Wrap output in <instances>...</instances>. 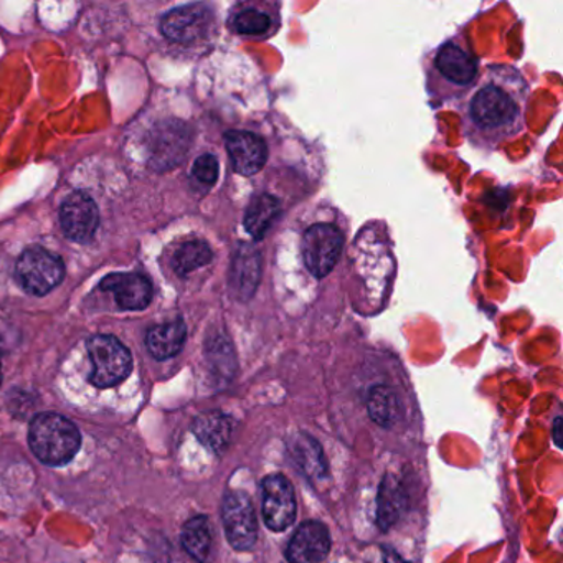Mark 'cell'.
<instances>
[{
	"instance_id": "1",
	"label": "cell",
	"mask_w": 563,
	"mask_h": 563,
	"mask_svg": "<svg viewBox=\"0 0 563 563\" xmlns=\"http://www.w3.org/2000/svg\"><path fill=\"white\" fill-rule=\"evenodd\" d=\"M530 87L512 65H489L460 103L461 130L474 150L494 153L526 130Z\"/></svg>"
},
{
	"instance_id": "2",
	"label": "cell",
	"mask_w": 563,
	"mask_h": 563,
	"mask_svg": "<svg viewBox=\"0 0 563 563\" xmlns=\"http://www.w3.org/2000/svg\"><path fill=\"white\" fill-rule=\"evenodd\" d=\"M424 74L428 95L434 107H460L479 78V60L466 38L454 35L428 55Z\"/></svg>"
},
{
	"instance_id": "3",
	"label": "cell",
	"mask_w": 563,
	"mask_h": 563,
	"mask_svg": "<svg viewBox=\"0 0 563 563\" xmlns=\"http://www.w3.org/2000/svg\"><path fill=\"white\" fill-rule=\"evenodd\" d=\"M29 444L35 456L48 466H62L74 460L81 446V434L68 418L42 413L29 430Z\"/></svg>"
},
{
	"instance_id": "4",
	"label": "cell",
	"mask_w": 563,
	"mask_h": 563,
	"mask_svg": "<svg viewBox=\"0 0 563 563\" xmlns=\"http://www.w3.org/2000/svg\"><path fill=\"white\" fill-rule=\"evenodd\" d=\"M93 372L91 382L97 387L108 388L126 380L133 368V358L126 345L113 335H95L88 342Z\"/></svg>"
},
{
	"instance_id": "5",
	"label": "cell",
	"mask_w": 563,
	"mask_h": 563,
	"mask_svg": "<svg viewBox=\"0 0 563 563\" xmlns=\"http://www.w3.org/2000/svg\"><path fill=\"white\" fill-rule=\"evenodd\" d=\"M15 272L25 291L42 296L47 295L64 282L65 265L60 256L41 246H32L22 253Z\"/></svg>"
},
{
	"instance_id": "6",
	"label": "cell",
	"mask_w": 563,
	"mask_h": 563,
	"mask_svg": "<svg viewBox=\"0 0 563 563\" xmlns=\"http://www.w3.org/2000/svg\"><path fill=\"white\" fill-rule=\"evenodd\" d=\"M344 246L341 230L329 223H318L306 230L302 236V258L306 268L318 279L325 278L334 269Z\"/></svg>"
},
{
	"instance_id": "7",
	"label": "cell",
	"mask_w": 563,
	"mask_h": 563,
	"mask_svg": "<svg viewBox=\"0 0 563 563\" xmlns=\"http://www.w3.org/2000/svg\"><path fill=\"white\" fill-rule=\"evenodd\" d=\"M223 527L230 545L236 550H250L258 537L255 507L242 490L225 496L222 507Z\"/></svg>"
},
{
	"instance_id": "8",
	"label": "cell",
	"mask_w": 563,
	"mask_h": 563,
	"mask_svg": "<svg viewBox=\"0 0 563 563\" xmlns=\"http://www.w3.org/2000/svg\"><path fill=\"white\" fill-rule=\"evenodd\" d=\"M213 22V12L206 4L183 5L164 15L161 31L169 41L192 44L209 37Z\"/></svg>"
},
{
	"instance_id": "9",
	"label": "cell",
	"mask_w": 563,
	"mask_h": 563,
	"mask_svg": "<svg viewBox=\"0 0 563 563\" xmlns=\"http://www.w3.org/2000/svg\"><path fill=\"white\" fill-rule=\"evenodd\" d=\"M263 519L268 529L283 532L296 519V496L291 483L282 474L266 477L262 484Z\"/></svg>"
},
{
	"instance_id": "10",
	"label": "cell",
	"mask_w": 563,
	"mask_h": 563,
	"mask_svg": "<svg viewBox=\"0 0 563 563\" xmlns=\"http://www.w3.org/2000/svg\"><path fill=\"white\" fill-rule=\"evenodd\" d=\"M282 24L279 5L272 2H249L236 5L229 19L230 29L242 37L266 41L276 34Z\"/></svg>"
},
{
	"instance_id": "11",
	"label": "cell",
	"mask_w": 563,
	"mask_h": 563,
	"mask_svg": "<svg viewBox=\"0 0 563 563\" xmlns=\"http://www.w3.org/2000/svg\"><path fill=\"white\" fill-rule=\"evenodd\" d=\"M60 222L68 239L78 243L90 242L100 225L97 203L88 194H71L62 206Z\"/></svg>"
},
{
	"instance_id": "12",
	"label": "cell",
	"mask_w": 563,
	"mask_h": 563,
	"mask_svg": "<svg viewBox=\"0 0 563 563\" xmlns=\"http://www.w3.org/2000/svg\"><path fill=\"white\" fill-rule=\"evenodd\" d=\"M225 146L233 169L242 176H255L265 167L268 159L265 141L249 131H230L225 134Z\"/></svg>"
},
{
	"instance_id": "13",
	"label": "cell",
	"mask_w": 563,
	"mask_h": 563,
	"mask_svg": "<svg viewBox=\"0 0 563 563\" xmlns=\"http://www.w3.org/2000/svg\"><path fill=\"white\" fill-rule=\"evenodd\" d=\"M331 549V536L324 523L308 520L302 523L291 542L286 556L289 563H321Z\"/></svg>"
},
{
	"instance_id": "14",
	"label": "cell",
	"mask_w": 563,
	"mask_h": 563,
	"mask_svg": "<svg viewBox=\"0 0 563 563\" xmlns=\"http://www.w3.org/2000/svg\"><path fill=\"white\" fill-rule=\"evenodd\" d=\"M100 288L113 292L120 308L128 311H141L147 308L153 299V285L146 276L137 273L107 276Z\"/></svg>"
},
{
	"instance_id": "15",
	"label": "cell",
	"mask_w": 563,
	"mask_h": 563,
	"mask_svg": "<svg viewBox=\"0 0 563 563\" xmlns=\"http://www.w3.org/2000/svg\"><path fill=\"white\" fill-rule=\"evenodd\" d=\"M186 338V324L179 319V321L167 322L151 329L146 344L153 357L166 361L183 351Z\"/></svg>"
},
{
	"instance_id": "16",
	"label": "cell",
	"mask_w": 563,
	"mask_h": 563,
	"mask_svg": "<svg viewBox=\"0 0 563 563\" xmlns=\"http://www.w3.org/2000/svg\"><path fill=\"white\" fill-rule=\"evenodd\" d=\"M192 431L203 446L220 453L229 444L230 434H232V421L219 411H209V413H202L196 418Z\"/></svg>"
},
{
	"instance_id": "17",
	"label": "cell",
	"mask_w": 563,
	"mask_h": 563,
	"mask_svg": "<svg viewBox=\"0 0 563 563\" xmlns=\"http://www.w3.org/2000/svg\"><path fill=\"white\" fill-rule=\"evenodd\" d=\"M279 212H282V206L276 197L269 196V194H260L246 209V232L253 239H263V235L272 229L273 223L278 219Z\"/></svg>"
},
{
	"instance_id": "18",
	"label": "cell",
	"mask_w": 563,
	"mask_h": 563,
	"mask_svg": "<svg viewBox=\"0 0 563 563\" xmlns=\"http://www.w3.org/2000/svg\"><path fill=\"white\" fill-rule=\"evenodd\" d=\"M368 413L375 423L391 428L400 420L401 407L397 394L387 385H378L368 394Z\"/></svg>"
},
{
	"instance_id": "19",
	"label": "cell",
	"mask_w": 563,
	"mask_h": 563,
	"mask_svg": "<svg viewBox=\"0 0 563 563\" xmlns=\"http://www.w3.org/2000/svg\"><path fill=\"white\" fill-rule=\"evenodd\" d=\"M183 545L197 562L203 563L209 556L212 545V532H210L209 519L206 516H197L190 519L183 529Z\"/></svg>"
},
{
	"instance_id": "20",
	"label": "cell",
	"mask_w": 563,
	"mask_h": 563,
	"mask_svg": "<svg viewBox=\"0 0 563 563\" xmlns=\"http://www.w3.org/2000/svg\"><path fill=\"white\" fill-rule=\"evenodd\" d=\"M404 510V490L395 477H385L382 483L380 494H378V514L377 519L382 529H388L397 522Z\"/></svg>"
},
{
	"instance_id": "21",
	"label": "cell",
	"mask_w": 563,
	"mask_h": 563,
	"mask_svg": "<svg viewBox=\"0 0 563 563\" xmlns=\"http://www.w3.org/2000/svg\"><path fill=\"white\" fill-rule=\"evenodd\" d=\"M213 255L210 246L202 240L184 243L174 256V268L180 276L189 275L212 262Z\"/></svg>"
},
{
	"instance_id": "22",
	"label": "cell",
	"mask_w": 563,
	"mask_h": 563,
	"mask_svg": "<svg viewBox=\"0 0 563 563\" xmlns=\"http://www.w3.org/2000/svg\"><path fill=\"white\" fill-rule=\"evenodd\" d=\"M246 253H242V260L236 263V268L242 269L240 272V288L242 291H249L252 295L255 291L256 285H258V256L252 253L253 250L246 249Z\"/></svg>"
},
{
	"instance_id": "23",
	"label": "cell",
	"mask_w": 563,
	"mask_h": 563,
	"mask_svg": "<svg viewBox=\"0 0 563 563\" xmlns=\"http://www.w3.org/2000/svg\"><path fill=\"white\" fill-rule=\"evenodd\" d=\"M192 173L197 180L212 186V184H216L217 179H219V161H217V157L212 156V154L200 156L199 159L196 161V164H194Z\"/></svg>"
},
{
	"instance_id": "24",
	"label": "cell",
	"mask_w": 563,
	"mask_h": 563,
	"mask_svg": "<svg viewBox=\"0 0 563 563\" xmlns=\"http://www.w3.org/2000/svg\"><path fill=\"white\" fill-rule=\"evenodd\" d=\"M560 424H562V418H556L555 428H553V430H555L556 446H560V444H562V438H560V430H562V428H560Z\"/></svg>"
},
{
	"instance_id": "25",
	"label": "cell",
	"mask_w": 563,
	"mask_h": 563,
	"mask_svg": "<svg viewBox=\"0 0 563 563\" xmlns=\"http://www.w3.org/2000/svg\"><path fill=\"white\" fill-rule=\"evenodd\" d=\"M384 563H401V560H398L397 556L391 555L390 559L384 560Z\"/></svg>"
},
{
	"instance_id": "26",
	"label": "cell",
	"mask_w": 563,
	"mask_h": 563,
	"mask_svg": "<svg viewBox=\"0 0 563 563\" xmlns=\"http://www.w3.org/2000/svg\"><path fill=\"white\" fill-rule=\"evenodd\" d=\"M0 382H2V371H0Z\"/></svg>"
}]
</instances>
